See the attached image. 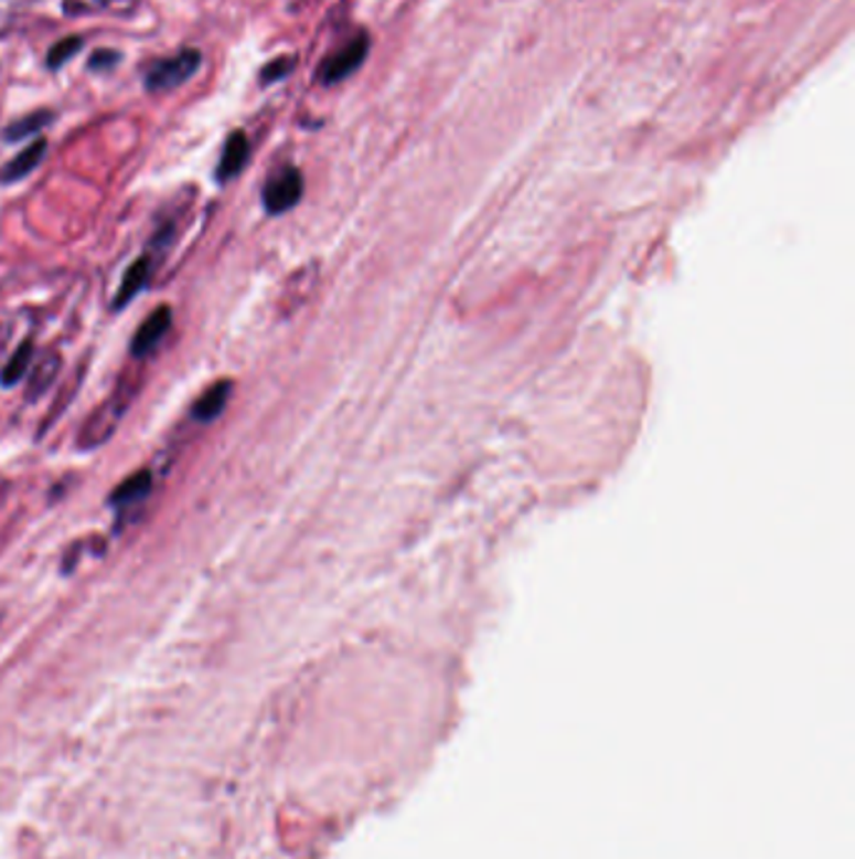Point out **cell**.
<instances>
[{"label":"cell","instance_id":"1","mask_svg":"<svg viewBox=\"0 0 855 859\" xmlns=\"http://www.w3.org/2000/svg\"><path fill=\"white\" fill-rule=\"evenodd\" d=\"M136 392H138V380L124 378L121 385L114 390V395H110L104 405H98L94 413L88 415L86 423L81 425V433L76 437L78 450L90 453L114 437L118 423H121L126 415V410L131 407Z\"/></svg>","mask_w":855,"mask_h":859},{"label":"cell","instance_id":"2","mask_svg":"<svg viewBox=\"0 0 855 859\" xmlns=\"http://www.w3.org/2000/svg\"><path fill=\"white\" fill-rule=\"evenodd\" d=\"M201 68V53L196 49H183L177 56L156 61L146 73V88L149 91H171L186 81Z\"/></svg>","mask_w":855,"mask_h":859},{"label":"cell","instance_id":"3","mask_svg":"<svg viewBox=\"0 0 855 859\" xmlns=\"http://www.w3.org/2000/svg\"><path fill=\"white\" fill-rule=\"evenodd\" d=\"M372 41L366 33H359L356 39L349 41L342 51L334 53V56L327 59L319 68V81L324 86H334L339 81H344L352 76V73L362 66L364 59L370 56Z\"/></svg>","mask_w":855,"mask_h":859},{"label":"cell","instance_id":"4","mask_svg":"<svg viewBox=\"0 0 855 859\" xmlns=\"http://www.w3.org/2000/svg\"><path fill=\"white\" fill-rule=\"evenodd\" d=\"M303 179L297 167H284L266 181L264 187V209L269 214H284L301 201Z\"/></svg>","mask_w":855,"mask_h":859},{"label":"cell","instance_id":"5","mask_svg":"<svg viewBox=\"0 0 855 859\" xmlns=\"http://www.w3.org/2000/svg\"><path fill=\"white\" fill-rule=\"evenodd\" d=\"M173 325V312L169 305H161L156 307L153 312L143 319L141 327H138V332L133 335L131 340V354L133 358H149V354L159 347V342L163 340L165 335H169Z\"/></svg>","mask_w":855,"mask_h":859},{"label":"cell","instance_id":"6","mask_svg":"<svg viewBox=\"0 0 855 859\" xmlns=\"http://www.w3.org/2000/svg\"><path fill=\"white\" fill-rule=\"evenodd\" d=\"M151 274H153V257H151V254H141V257H138L131 264V267L126 269L124 279H121V287H118L116 297H114V305H110V307H114L116 312H118V309H124L126 305H131V301L146 289V285H149Z\"/></svg>","mask_w":855,"mask_h":859},{"label":"cell","instance_id":"7","mask_svg":"<svg viewBox=\"0 0 855 859\" xmlns=\"http://www.w3.org/2000/svg\"><path fill=\"white\" fill-rule=\"evenodd\" d=\"M248 153H252V146H248V139L244 131H234L226 139L224 151H221V161L216 167V181L218 184H226V181L236 179L238 173L244 171Z\"/></svg>","mask_w":855,"mask_h":859},{"label":"cell","instance_id":"8","mask_svg":"<svg viewBox=\"0 0 855 859\" xmlns=\"http://www.w3.org/2000/svg\"><path fill=\"white\" fill-rule=\"evenodd\" d=\"M45 151H49V141L45 139H35L31 146H25L15 159H11L3 169H0V184H15V181H23L28 173L39 169Z\"/></svg>","mask_w":855,"mask_h":859},{"label":"cell","instance_id":"9","mask_svg":"<svg viewBox=\"0 0 855 859\" xmlns=\"http://www.w3.org/2000/svg\"><path fill=\"white\" fill-rule=\"evenodd\" d=\"M232 382L221 380L216 385H211L204 395H201L191 407V417L196 423H214V420L224 413L228 405V397H232Z\"/></svg>","mask_w":855,"mask_h":859},{"label":"cell","instance_id":"10","mask_svg":"<svg viewBox=\"0 0 855 859\" xmlns=\"http://www.w3.org/2000/svg\"><path fill=\"white\" fill-rule=\"evenodd\" d=\"M151 490H153L151 470H138L133 475H128L121 486H116V490L110 492L108 502L116 508H128V506H136V502L149 498Z\"/></svg>","mask_w":855,"mask_h":859},{"label":"cell","instance_id":"11","mask_svg":"<svg viewBox=\"0 0 855 859\" xmlns=\"http://www.w3.org/2000/svg\"><path fill=\"white\" fill-rule=\"evenodd\" d=\"M61 368H63V360L58 352L45 354V358L35 364V370H31V378H28V385H25V400L35 402L39 397H43V392L58 380Z\"/></svg>","mask_w":855,"mask_h":859},{"label":"cell","instance_id":"12","mask_svg":"<svg viewBox=\"0 0 855 859\" xmlns=\"http://www.w3.org/2000/svg\"><path fill=\"white\" fill-rule=\"evenodd\" d=\"M55 114L49 112V108H43V112H33L28 114L23 118H18V121H13L11 126H6L3 129V139L6 141H23V139H31V136H35L39 131H43L45 126L53 124Z\"/></svg>","mask_w":855,"mask_h":859},{"label":"cell","instance_id":"13","mask_svg":"<svg viewBox=\"0 0 855 859\" xmlns=\"http://www.w3.org/2000/svg\"><path fill=\"white\" fill-rule=\"evenodd\" d=\"M31 362H33V340H25L11 354V360L3 364V372H0V385L15 388L18 382L25 378L28 370H31Z\"/></svg>","mask_w":855,"mask_h":859},{"label":"cell","instance_id":"14","mask_svg":"<svg viewBox=\"0 0 855 859\" xmlns=\"http://www.w3.org/2000/svg\"><path fill=\"white\" fill-rule=\"evenodd\" d=\"M83 49V39L81 35H68V39H61L58 43L51 45L49 56H45V66H49L51 71L61 68L63 63H68L76 53Z\"/></svg>","mask_w":855,"mask_h":859},{"label":"cell","instance_id":"15","mask_svg":"<svg viewBox=\"0 0 855 859\" xmlns=\"http://www.w3.org/2000/svg\"><path fill=\"white\" fill-rule=\"evenodd\" d=\"M293 68H297V59H291V56L274 59L269 66H264V71H261V86H271V84H276V81H284Z\"/></svg>","mask_w":855,"mask_h":859},{"label":"cell","instance_id":"16","mask_svg":"<svg viewBox=\"0 0 855 859\" xmlns=\"http://www.w3.org/2000/svg\"><path fill=\"white\" fill-rule=\"evenodd\" d=\"M118 61H121V53L114 51V49H98L90 53L88 59V68L90 71H108L118 66Z\"/></svg>","mask_w":855,"mask_h":859}]
</instances>
